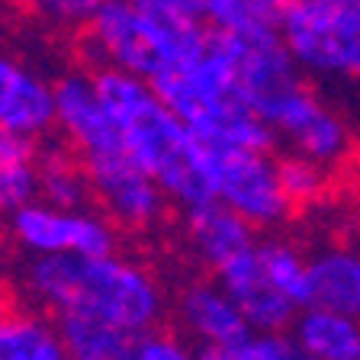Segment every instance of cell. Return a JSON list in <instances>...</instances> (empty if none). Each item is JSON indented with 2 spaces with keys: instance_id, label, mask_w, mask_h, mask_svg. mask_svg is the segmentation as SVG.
<instances>
[{
  "instance_id": "1",
  "label": "cell",
  "mask_w": 360,
  "mask_h": 360,
  "mask_svg": "<svg viewBox=\"0 0 360 360\" xmlns=\"http://www.w3.org/2000/svg\"><path fill=\"white\" fill-rule=\"evenodd\" d=\"M126 151L180 210L216 200L206 145L148 81L116 68H90Z\"/></svg>"
},
{
  "instance_id": "2",
  "label": "cell",
  "mask_w": 360,
  "mask_h": 360,
  "mask_svg": "<svg viewBox=\"0 0 360 360\" xmlns=\"http://www.w3.org/2000/svg\"><path fill=\"white\" fill-rule=\"evenodd\" d=\"M26 290L58 315H84L148 335L165 315V290L151 270L120 257L36 255L26 267Z\"/></svg>"
},
{
  "instance_id": "3",
  "label": "cell",
  "mask_w": 360,
  "mask_h": 360,
  "mask_svg": "<svg viewBox=\"0 0 360 360\" xmlns=\"http://www.w3.org/2000/svg\"><path fill=\"white\" fill-rule=\"evenodd\" d=\"M206 45L210 26L202 20L145 0H106L84 30L94 68H116L148 84L200 58Z\"/></svg>"
},
{
  "instance_id": "4",
  "label": "cell",
  "mask_w": 360,
  "mask_h": 360,
  "mask_svg": "<svg viewBox=\"0 0 360 360\" xmlns=\"http://www.w3.org/2000/svg\"><path fill=\"white\" fill-rule=\"evenodd\" d=\"M151 87L165 97V103L193 129V135L206 145H235V148L274 151L277 132L270 122L245 100L235 71L219 45L212 42L200 58L177 68Z\"/></svg>"
},
{
  "instance_id": "5",
  "label": "cell",
  "mask_w": 360,
  "mask_h": 360,
  "mask_svg": "<svg viewBox=\"0 0 360 360\" xmlns=\"http://www.w3.org/2000/svg\"><path fill=\"white\" fill-rule=\"evenodd\" d=\"M206 161H210V180L216 200L232 206L255 229L277 225L292 212L283 184H280L274 151L206 145Z\"/></svg>"
},
{
  "instance_id": "6",
  "label": "cell",
  "mask_w": 360,
  "mask_h": 360,
  "mask_svg": "<svg viewBox=\"0 0 360 360\" xmlns=\"http://www.w3.org/2000/svg\"><path fill=\"white\" fill-rule=\"evenodd\" d=\"M10 232L26 251L36 255L103 257L116 251V229L110 216L87 210H61L36 200L10 216Z\"/></svg>"
},
{
  "instance_id": "7",
  "label": "cell",
  "mask_w": 360,
  "mask_h": 360,
  "mask_svg": "<svg viewBox=\"0 0 360 360\" xmlns=\"http://www.w3.org/2000/svg\"><path fill=\"white\" fill-rule=\"evenodd\" d=\"M81 161L94 187V200L103 206L112 222L126 225V229H151L155 222H161L171 200L155 184V177L129 155L126 145L87 155Z\"/></svg>"
},
{
  "instance_id": "8",
  "label": "cell",
  "mask_w": 360,
  "mask_h": 360,
  "mask_svg": "<svg viewBox=\"0 0 360 360\" xmlns=\"http://www.w3.org/2000/svg\"><path fill=\"white\" fill-rule=\"evenodd\" d=\"M280 36L302 71L360 77V30L347 22L302 7L296 0H286L280 16Z\"/></svg>"
},
{
  "instance_id": "9",
  "label": "cell",
  "mask_w": 360,
  "mask_h": 360,
  "mask_svg": "<svg viewBox=\"0 0 360 360\" xmlns=\"http://www.w3.org/2000/svg\"><path fill=\"white\" fill-rule=\"evenodd\" d=\"M267 122L277 132V139H283L290 145V151H296L302 158H312V161H319L325 167L341 165V161L351 158L347 126L341 122L338 112H331L322 103V97L309 84H296L270 110Z\"/></svg>"
},
{
  "instance_id": "10",
  "label": "cell",
  "mask_w": 360,
  "mask_h": 360,
  "mask_svg": "<svg viewBox=\"0 0 360 360\" xmlns=\"http://www.w3.org/2000/svg\"><path fill=\"white\" fill-rule=\"evenodd\" d=\"M55 129L77 158L122 148L120 129L100 97L94 71H65L55 81Z\"/></svg>"
},
{
  "instance_id": "11",
  "label": "cell",
  "mask_w": 360,
  "mask_h": 360,
  "mask_svg": "<svg viewBox=\"0 0 360 360\" xmlns=\"http://www.w3.org/2000/svg\"><path fill=\"white\" fill-rule=\"evenodd\" d=\"M0 129L30 139L55 129V81L7 49H0Z\"/></svg>"
},
{
  "instance_id": "12",
  "label": "cell",
  "mask_w": 360,
  "mask_h": 360,
  "mask_svg": "<svg viewBox=\"0 0 360 360\" xmlns=\"http://www.w3.org/2000/svg\"><path fill=\"white\" fill-rule=\"evenodd\" d=\"M216 280L235 300V306L245 312L248 325L255 331H283L296 322L300 309L292 306L280 292V286L270 280L261 255H257V245L248 248L245 255L232 257L229 264H222L216 270Z\"/></svg>"
},
{
  "instance_id": "13",
  "label": "cell",
  "mask_w": 360,
  "mask_h": 360,
  "mask_svg": "<svg viewBox=\"0 0 360 360\" xmlns=\"http://www.w3.org/2000/svg\"><path fill=\"white\" fill-rule=\"evenodd\" d=\"M180 319H184L190 335L200 338V345L216 347H238L255 331L219 280L190 283L180 296Z\"/></svg>"
},
{
  "instance_id": "14",
  "label": "cell",
  "mask_w": 360,
  "mask_h": 360,
  "mask_svg": "<svg viewBox=\"0 0 360 360\" xmlns=\"http://www.w3.org/2000/svg\"><path fill=\"white\" fill-rule=\"evenodd\" d=\"M184 229H187L193 255L202 264H210L212 270L245 255L248 248H255V225L245 216H238L232 206H225L222 200H210L184 210Z\"/></svg>"
},
{
  "instance_id": "15",
  "label": "cell",
  "mask_w": 360,
  "mask_h": 360,
  "mask_svg": "<svg viewBox=\"0 0 360 360\" xmlns=\"http://www.w3.org/2000/svg\"><path fill=\"white\" fill-rule=\"evenodd\" d=\"M292 338L312 360H360V322L354 315L309 306L296 315Z\"/></svg>"
},
{
  "instance_id": "16",
  "label": "cell",
  "mask_w": 360,
  "mask_h": 360,
  "mask_svg": "<svg viewBox=\"0 0 360 360\" xmlns=\"http://www.w3.org/2000/svg\"><path fill=\"white\" fill-rule=\"evenodd\" d=\"M312 277V306L341 315H360V251L331 248L309 261Z\"/></svg>"
},
{
  "instance_id": "17",
  "label": "cell",
  "mask_w": 360,
  "mask_h": 360,
  "mask_svg": "<svg viewBox=\"0 0 360 360\" xmlns=\"http://www.w3.org/2000/svg\"><path fill=\"white\" fill-rule=\"evenodd\" d=\"M39 139L0 129V216L39 200Z\"/></svg>"
},
{
  "instance_id": "18",
  "label": "cell",
  "mask_w": 360,
  "mask_h": 360,
  "mask_svg": "<svg viewBox=\"0 0 360 360\" xmlns=\"http://www.w3.org/2000/svg\"><path fill=\"white\" fill-rule=\"evenodd\" d=\"M0 360H71L58 322L0 302Z\"/></svg>"
},
{
  "instance_id": "19",
  "label": "cell",
  "mask_w": 360,
  "mask_h": 360,
  "mask_svg": "<svg viewBox=\"0 0 360 360\" xmlns=\"http://www.w3.org/2000/svg\"><path fill=\"white\" fill-rule=\"evenodd\" d=\"M55 322L71 360H135L142 335H132L97 319H84V315H58Z\"/></svg>"
},
{
  "instance_id": "20",
  "label": "cell",
  "mask_w": 360,
  "mask_h": 360,
  "mask_svg": "<svg viewBox=\"0 0 360 360\" xmlns=\"http://www.w3.org/2000/svg\"><path fill=\"white\" fill-rule=\"evenodd\" d=\"M39 200L61 210H87L94 187L84 171V161L71 145H52L39 155Z\"/></svg>"
},
{
  "instance_id": "21",
  "label": "cell",
  "mask_w": 360,
  "mask_h": 360,
  "mask_svg": "<svg viewBox=\"0 0 360 360\" xmlns=\"http://www.w3.org/2000/svg\"><path fill=\"white\" fill-rule=\"evenodd\" d=\"M257 255L264 261V270L270 274V280L280 286L286 300L296 309L312 306V277H309V264L302 261V255L296 248L283 245V241H264L257 245Z\"/></svg>"
},
{
  "instance_id": "22",
  "label": "cell",
  "mask_w": 360,
  "mask_h": 360,
  "mask_svg": "<svg viewBox=\"0 0 360 360\" xmlns=\"http://www.w3.org/2000/svg\"><path fill=\"white\" fill-rule=\"evenodd\" d=\"M7 4L42 30L84 32L106 0H7Z\"/></svg>"
},
{
  "instance_id": "23",
  "label": "cell",
  "mask_w": 360,
  "mask_h": 360,
  "mask_svg": "<svg viewBox=\"0 0 360 360\" xmlns=\"http://www.w3.org/2000/svg\"><path fill=\"white\" fill-rule=\"evenodd\" d=\"M277 171H280V184H283V193L292 210H306V206L319 202L328 193V167L312 161V158L286 151V155L277 158Z\"/></svg>"
},
{
  "instance_id": "24",
  "label": "cell",
  "mask_w": 360,
  "mask_h": 360,
  "mask_svg": "<svg viewBox=\"0 0 360 360\" xmlns=\"http://www.w3.org/2000/svg\"><path fill=\"white\" fill-rule=\"evenodd\" d=\"M232 360H312L296 338L283 331H251L238 347H232Z\"/></svg>"
},
{
  "instance_id": "25",
  "label": "cell",
  "mask_w": 360,
  "mask_h": 360,
  "mask_svg": "<svg viewBox=\"0 0 360 360\" xmlns=\"http://www.w3.org/2000/svg\"><path fill=\"white\" fill-rule=\"evenodd\" d=\"M135 360H196V351H190L180 338L167 335V331H148L139 338Z\"/></svg>"
},
{
  "instance_id": "26",
  "label": "cell",
  "mask_w": 360,
  "mask_h": 360,
  "mask_svg": "<svg viewBox=\"0 0 360 360\" xmlns=\"http://www.w3.org/2000/svg\"><path fill=\"white\" fill-rule=\"evenodd\" d=\"M196 360H232V347L200 345V347H196Z\"/></svg>"
},
{
  "instance_id": "27",
  "label": "cell",
  "mask_w": 360,
  "mask_h": 360,
  "mask_svg": "<svg viewBox=\"0 0 360 360\" xmlns=\"http://www.w3.org/2000/svg\"><path fill=\"white\" fill-rule=\"evenodd\" d=\"M257 4H261L264 10H270V13L280 20V16H283V4H286V0H257Z\"/></svg>"
},
{
  "instance_id": "28",
  "label": "cell",
  "mask_w": 360,
  "mask_h": 360,
  "mask_svg": "<svg viewBox=\"0 0 360 360\" xmlns=\"http://www.w3.org/2000/svg\"><path fill=\"white\" fill-rule=\"evenodd\" d=\"M7 26H10V4L7 0H0V39H4Z\"/></svg>"
}]
</instances>
